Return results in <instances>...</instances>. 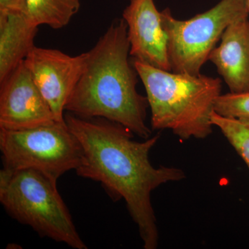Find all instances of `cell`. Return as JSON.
<instances>
[{"label":"cell","instance_id":"5b68a950","mask_svg":"<svg viewBox=\"0 0 249 249\" xmlns=\"http://www.w3.org/2000/svg\"><path fill=\"white\" fill-rule=\"evenodd\" d=\"M168 37L171 71L201 74V70L227 28L249 17L246 0H221L206 12L186 20L173 17L169 8L160 11Z\"/></svg>","mask_w":249,"mask_h":249},{"label":"cell","instance_id":"7a4b0ae2","mask_svg":"<svg viewBox=\"0 0 249 249\" xmlns=\"http://www.w3.org/2000/svg\"><path fill=\"white\" fill-rule=\"evenodd\" d=\"M124 19L114 21L91 50L65 111L85 119L103 118L122 124L142 139L150 138L146 96L137 91L139 74L129 61Z\"/></svg>","mask_w":249,"mask_h":249},{"label":"cell","instance_id":"6da1fadb","mask_svg":"<svg viewBox=\"0 0 249 249\" xmlns=\"http://www.w3.org/2000/svg\"><path fill=\"white\" fill-rule=\"evenodd\" d=\"M65 120L83 148L77 175L101 182L111 196L124 199L138 226L144 248L157 249L159 232L152 192L186 178L180 168L152 165L149 155L160 134L137 142L133 132L122 124L103 118L85 119L68 112Z\"/></svg>","mask_w":249,"mask_h":249},{"label":"cell","instance_id":"277c9868","mask_svg":"<svg viewBox=\"0 0 249 249\" xmlns=\"http://www.w3.org/2000/svg\"><path fill=\"white\" fill-rule=\"evenodd\" d=\"M0 202L11 217L42 237L73 249H88L59 194L57 183L40 172L1 169Z\"/></svg>","mask_w":249,"mask_h":249},{"label":"cell","instance_id":"7c38bea8","mask_svg":"<svg viewBox=\"0 0 249 249\" xmlns=\"http://www.w3.org/2000/svg\"><path fill=\"white\" fill-rule=\"evenodd\" d=\"M80 0H26V15L34 25L60 29L79 11Z\"/></svg>","mask_w":249,"mask_h":249},{"label":"cell","instance_id":"ba28073f","mask_svg":"<svg viewBox=\"0 0 249 249\" xmlns=\"http://www.w3.org/2000/svg\"><path fill=\"white\" fill-rule=\"evenodd\" d=\"M52 109L21 62L0 83V129L20 130L55 122Z\"/></svg>","mask_w":249,"mask_h":249},{"label":"cell","instance_id":"9a60e30c","mask_svg":"<svg viewBox=\"0 0 249 249\" xmlns=\"http://www.w3.org/2000/svg\"><path fill=\"white\" fill-rule=\"evenodd\" d=\"M26 14V0H0V15Z\"/></svg>","mask_w":249,"mask_h":249},{"label":"cell","instance_id":"4fadbf2b","mask_svg":"<svg viewBox=\"0 0 249 249\" xmlns=\"http://www.w3.org/2000/svg\"><path fill=\"white\" fill-rule=\"evenodd\" d=\"M211 120L245 160L249 169V120L225 117L215 111L212 114Z\"/></svg>","mask_w":249,"mask_h":249},{"label":"cell","instance_id":"3957f363","mask_svg":"<svg viewBox=\"0 0 249 249\" xmlns=\"http://www.w3.org/2000/svg\"><path fill=\"white\" fill-rule=\"evenodd\" d=\"M146 91L153 129H169L180 139H202L213 132L211 116L222 82L205 75L174 73L132 59Z\"/></svg>","mask_w":249,"mask_h":249},{"label":"cell","instance_id":"8992f818","mask_svg":"<svg viewBox=\"0 0 249 249\" xmlns=\"http://www.w3.org/2000/svg\"><path fill=\"white\" fill-rule=\"evenodd\" d=\"M0 150L4 168L37 170L56 183L83 160L81 144L65 120L20 130L0 129Z\"/></svg>","mask_w":249,"mask_h":249},{"label":"cell","instance_id":"5bb4252c","mask_svg":"<svg viewBox=\"0 0 249 249\" xmlns=\"http://www.w3.org/2000/svg\"><path fill=\"white\" fill-rule=\"evenodd\" d=\"M214 111L225 117L249 120V91L221 94L214 103Z\"/></svg>","mask_w":249,"mask_h":249},{"label":"cell","instance_id":"52a82bcc","mask_svg":"<svg viewBox=\"0 0 249 249\" xmlns=\"http://www.w3.org/2000/svg\"><path fill=\"white\" fill-rule=\"evenodd\" d=\"M88 52L71 56L57 49L35 46L24 65L55 121H65V107L88 61Z\"/></svg>","mask_w":249,"mask_h":249},{"label":"cell","instance_id":"30bf717a","mask_svg":"<svg viewBox=\"0 0 249 249\" xmlns=\"http://www.w3.org/2000/svg\"><path fill=\"white\" fill-rule=\"evenodd\" d=\"M214 47L209 60L217 68L231 92L249 91V21L248 18L232 23Z\"/></svg>","mask_w":249,"mask_h":249},{"label":"cell","instance_id":"9c48e42d","mask_svg":"<svg viewBox=\"0 0 249 249\" xmlns=\"http://www.w3.org/2000/svg\"><path fill=\"white\" fill-rule=\"evenodd\" d=\"M132 59L156 68L171 71L168 54V37L161 15L155 0H129L123 12Z\"/></svg>","mask_w":249,"mask_h":249},{"label":"cell","instance_id":"8fae6325","mask_svg":"<svg viewBox=\"0 0 249 249\" xmlns=\"http://www.w3.org/2000/svg\"><path fill=\"white\" fill-rule=\"evenodd\" d=\"M37 31L26 14L0 15V83L34 48Z\"/></svg>","mask_w":249,"mask_h":249},{"label":"cell","instance_id":"2e32d148","mask_svg":"<svg viewBox=\"0 0 249 249\" xmlns=\"http://www.w3.org/2000/svg\"><path fill=\"white\" fill-rule=\"evenodd\" d=\"M246 1H247V7H248V11L249 14V0H246Z\"/></svg>","mask_w":249,"mask_h":249}]
</instances>
